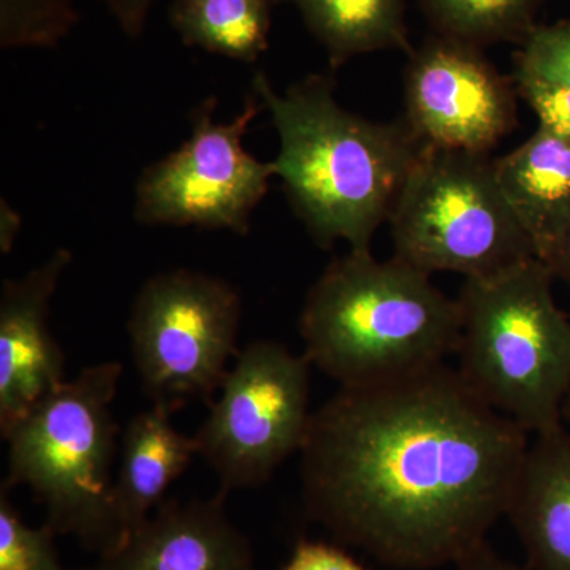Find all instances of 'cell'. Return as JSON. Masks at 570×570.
I'll list each match as a JSON object with an SVG mask.
<instances>
[{
    "label": "cell",
    "instance_id": "cell-16",
    "mask_svg": "<svg viewBox=\"0 0 570 570\" xmlns=\"http://www.w3.org/2000/svg\"><path fill=\"white\" fill-rule=\"evenodd\" d=\"M296 7L332 66L381 50L412 52L406 0H281Z\"/></svg>",
    "mask_w": 570,
    "mask_h": 570
},
{
    "label": "cell",
    "instance_id": "cell-15",
    "mask_svg": "<svg viewBox=\"0 0 570 570\" xmlns=\"http://www.w3.org/2000/svg\"><path fill=\"white\" fill-rule=\"evenodd\" d=\"M170 417V411L153 404L130 419L124 430L121 461L112 482V502L124 538L163 504L168 489L198 456L194 436L179 433Z\"/></svg>",
    "mask_w": 570,
    "mask_h": 570
},
{
    "label": "cell",
    "instance_id": "cell-8",
    "mask_svg": "<svg viewBox=\"0 0 570 570\" xmlns=\"http://www.w3.org/2000/svg\"><path fill=\"white\" fill-rule=\"evenodd\" d=\"M309 360L275 341L239 351L197 433L198 456L220 491L264 485L299 453L309 428Z\"/></svg>",
    "mask_w": 570,
    "mask_h": 570
},
{
    "label": "cell",
    "instance_id": "cell-5",
    "mask_svg": "<svg viewBox=\"0 0 570 570\" xmlns=\"http://www.w3.org/2000/svg\"><path fill=\"white\" fill-rule=\"evenodd\" d=\"M122 371L119 362L82 367L3 438L9 444L3 485L28 487L43 505L47 527L75 535L99 557L126 539L112 502L119 430L111 404Z\"/></svg>",
    "mask_w": 570,
    "mask_h": 570
},
{
    "label": "cell",
    "instance_id": "cell-21",
    "mask_svg": "<svg viewBox=\"0 0 570 570\" xmlns=\"http://www.w3.org/2000/svg\"><path fill=\"white\" fill-rule=\"evenodd\" d=\"M521 47L517 69L570 86V22L535 26Z\"/></svg>",
    "mask_w": 570,
    "mask_h": 570
},
{
    "label": "cell",
    "instance_id": "cell-3",
    "mask_svg": "<svg viewBox=\"0 0 570 570\" xmlns=\"http://www.w3.org/2000/svg\"><path fill=\"white\" fill-rule=\"evenodd\" d=\"M430 276L371 250L336 258L299 316L311 365L340 387H360L445 363L459 346L460 307Z\"/></svg>",
    "mask_w": 570,
    "mask_h": 570
},
{
    "label": "cell",
    "instance_id": "cell-9",
    "mask_svg": "<svg viewBox=\"0 0 570 570\" xmlns=\"http://www.w3.org/2000/svg\"><path fill=\"white\" fill-rule=\"evenodd\" d=\"M216 97L198 105L189 140L142 170L135 186L137 223L249 235L254 209L277 175L275 163H261L243 146L265 108L253 92L235 119L216 122Z\"/></svg>",
    "mask_w": 570,
    "mask_h": 570
},
{
    "label": "cell",
    "instance_id": "cell-7",
    "mask_svg": "<svg viewBox=\"0 0 570 570\" xmlns=\"http://www.w3.org/2000/svg\"><path fill=\"white\" fill-rule=\"evenodd\" d=\"M242 296L220 277L178 268L146 281L129 317L132 360L154 406L212 404L239 354Z\"/></svg>",
    "mask_w": 570,
    "mask_h": 570
},
{
    "label": "cell",
    "instance_id": "cell-14",
    "mask_svg": "<svg viewBox=\"0 0 570 570\" xmlns=\"http://www.w3.org/2000/svg\"><path fill=\"white\" fill-rule=\"evenodd\" d=\"M494 171L542 261L570 224V140L539 126L523 145L494 160Z\"/></svg>",
    "mask_w": 570,
    "mask_h": 570
},
{
    "label": "cell",
    "instance_id": "cell-23",
    "mask_svg": "<svg viewBox=\"0 0 570 570\" xmlns=\"http://www.w3.org/2000/svg\"><path fill=\"white\" fill-rule=\"evenodd\" d=\"M279 570H366L340 547L299 540L291 560Z\"/></svg>",
    "mask_w": 570,
    "mask_h": 570
},
{
    "label": "cell",
    "instance_id": "cell-12",
    "mask_svg": "<svg viewBox=\"0 0 570 570\" xmlns=\"http://www.w3.org/2000/svg\"><path fill=\"white\" fill-rule=\"evenodd\" d=\"M227 494L164 501L111 553L86 570H257L249 540L225 512Z\"/></svg>",
    "mask_w": 570,
    "mask_h": 570
},
{
    "label": "cell",
    "instance_id": "cell-25",
    "mask_svg": "<svg viewBox=\"0 0 570 570\" xmlns=\"http://www.w3.org/2000/svg\"><path fill=\"white\" fill-rule=\"evenodd\" d=\"M459 570H523L519 566L510 564V562L499 558L489 543H480L474 550L469 551L466 557L461 558Z\"/></svg>",
    "mask_w": 570,
    "mask_h": 570
},
{
    "label": "cell",
    "instance_id": "cell-6",
    "mask_svg": "<svg viewBox=\"0 0 570 570\" xmlns=\"http://www.w3.org/2000/svg\"><path fill=\"white\" fill-rule=\"evenodd\" d=\"M395 257L428 275H493L538 257L485 154L423 146L389 219Z\"/></svg>",
    "mask_w": 570,
    "mask_h": 570
},
{
    "label": "cell",
    "instance_id": "cell-13",
    "mask_svg": "<svg viewBox=\"0 0 570 570\" xmlns=\"http://www.w3.org/2000/svg\"><path fill=\"white\" fill-rule=\"evenodd\" d=\"M508 517L532 570H570V431L564 425L530 442Z\"/></svg>",
    "mask_w": 570,
    "mask_h": 570
},
{
    "label": "cell",
    "instance_id": "cell-24",
    "mask_svg": "<svg viewBox=\"0 0 570 570\" xmlns=\"http://www.w3.org/2000/svg\"><path fill=\"white\" fill-rule=\"evenodd\" d=\"M110 11L119 28L130 39H138L145 31L156 0H96Z\"/></svg>",
    "mask_w": 570,
    "mask_h": 570
},
{
    "label": "cell",
    "instance_id": "cell-27",
    "mask_svg": "<svg viewBox=\"0 0 570 570\" xmlns=\"http://www.w3.org/2000/svg\"><path fill=\"white\" fill-rule=\"evenodd\" d=\"M0 213H2V216H0V249H2V254H9L14 245L18 232H20L21 217L18 216L14 209H11L6 200L0 204Z\"/></svg>",
    "mask_w": 570,
    "mask_h": 570
},
{
    "label": "cell",
    "instance_id": "cell-18",
    "mask_svg": "<svg viewBox=\"0 0 570 570\" xmlns=\"http://www.w3.org/2000/svg\"><path fill=\"white\" fill-rule=\"evenodd\" d=\"M543 0H420L441 37L471 45L519 41L535 28Z\"/></svg>",
    "mask_w": 570,
    "mask_h": 570
},
{
    "label": "cell",
    "instance_id": "cell-2",
    "mask_svg": "<svg viewBox=\"0 0 570 570\" xmlns=\"http://www.w3.org/2000/svg\"><path fill=\"white\" fill-rule=\"evenodd\" d=\"M253 92L279 135L276 176L314 242L371 250L425 142L407 122L367 121L341 107L335 82L324 75L279 94L257 71Z\"/></svg>",
    "mask_w": 570,
    "mask_h": 570
},
{
    "label": "cell",
    "instance_id": "cell-20",
    "mask_svg": "<svg viewBox=\"0 0 570 570\" xmlns=\"http://www.w3.org/2000/svg\"><path fill=\"white\" fill-rule=\"evenodd\" d=\"M56 532L47 524L31 528L11 504L10 489H0V570H69L59 560ZM86 570V569H81Z\"/></svg>",
    "mask_w": 570,
    "mask_h": 570
},
{
    "label": "cell",
    "instance_id": "cell-11",
    "mask_svg": "<svg viewBox=\"0 0 570 570\" xmlns=\"http://www.w3.org/2000/svg\"><path fill=\"white\" fill-rule=\"evenodd\" d=\"M73 254L66 247L0 294V434L2 439L41 400L66 382V356L52 336L50 307Z\"/></svg>",
    "mask_w": 570,
    "mask_h": 570
},
{
    "label": "cell",
    "instance_id": "cell-4",
    "mask_svg": "<svg viewBox=\"0 0 570 570\" xmlns=\"http://www.w3.org/2000/svg\"><path fill=\"white\" fill-rule=\"evenodd\" d=\"M538 257L464 281L460 376L491 407L528 434L562 425L570 390V322L554 302Z\"/></svg>",
    "mask_w": 570,
    "mask_h": 570
},
{
    "label": "cell",
    "instance_id": "cell-26",
    "mask_svg": "<svg viewBox=\"0 0 570 570\" xmlns=\"http://www.w3.org/2000/svg\"><path fill=\"white\" fill-rule=\"evenodd\" d=\"M553 277H560L570 284V224L558 242L551 246L549 253L542 258Z\"/></svg>",
    "mask_w": 570,
    "mask_h": 570
},
{
    "label": "cell",
    "instance_id": "cell-17",
    "mask_svg": "<svg viewBox=\"0 0 570 570\" xmlns=\"http://www.w3.org/2000/svg\"><path fill=\"white\" fill-rule=\"evenodd\" d=\"M170 22L187 47L239 62H255L268 50L269 0H174Z\"/></svg>",
    "mask_w": 570,
    "mask_h": 570
},
{
    "label": "cell",
    "instance_id": "cell-10",
    "mask_svg": "<svg viewBox=\"0 0 570 570\" xmlns=\"http://www.w3.org/2000/svg\"><path fill=\"white\" fill-rule=\"evenodd\" d=\"M407 126L434 148L487 154L517 122L509 82L478 48L439 37L411 52Z\"/></svg>",
    "mask_w": 570,
    "mask_h": 570
},
{
    "label": "cell",
    "instance_id": "cell-28",
    "mask_svg": "<svg viewBox=\"0 0 570 570\" xmlns=\"http://www.w3.org/2000/svg\"><path fill=\"white\" fill-rule=\"evenodd\" d=\"M562 425L570 431V390L568 396H566L564 404H562Z\"/></svg>",
    "mask_w": 570,
    "mask_h": 570
},
{
    "label": "cell",
    "instance_id": "cell-19",
    "mask_svg": "<svg viewBox=\"0 0 570 570\" xmlns=\"http://www.w3.org/2000/svg\"><path fill=\"white\" fill-rule=\"evenodd\" d=\"M77 22L71 0H0V47L55 48Z\"/></svg>",
    "mask_w": 570,
    "mask_h": 570
},
{
    "label": "cell",
    "instance_id": "cell-22",
    "mask_svg": "<svg viewBox=\"0 0 570 570\" xmlns=\"http://www.w3.org/2000/svg\"><path fill=\"white\" fill-rule=\"evenodd\" d=\"M519 92L539 118V126L570 140V86L517 69Z\"/></svg>",
    "mask_w": 570,
    "mask_h": 570
},
{
    "label": "cell",
    "instance_id": "cell-1",
    "mask_svg": "<svg viewBox=\"0 0 570 570\" xmlns=\"http://www.w3.org/2000/svg\"><path fill=\"white\" fill-rule=\"evenodd\" d=\"M530 442L445 363L340 387L299 450L303 501L311 520L382 564H456L508 515Z\"/></svg>",
    "mask_w": 570,
    "mask_h": 570
}]
</instances>
